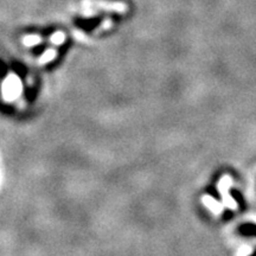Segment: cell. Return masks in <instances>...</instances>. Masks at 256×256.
Here are the masks:
<instances>
[{
    "label": "cell",
    "instance_id": "7a4b0ae2",
    "mask_svg": "<svg viewBox=\"0 0 256 256\" xmlns=\"http://www.w3.org/2000/svg\"><path fill=\"white\" fill-rule=\"evenodd\" d=\"M22 87L21 81L15 75L8 76L7 80L4 82L2 86V95H4L5 100H15L21 94Z\"/></svg>",
    "mask_w": 256,
    "mask_h": 256
},
{
    "label": "cell",
    "instance_id": "3957f363",
    "mask_svg": "<svg viewBox=\"0 0 256 256\" xmlns=\"http://www.w3.org/2000/svg\"><path fill=\"white\" fill-rule=\"evenodd\" d=\"M203 202H204V204L207 205V207L209 208L210 210L213 211V212L219 213V212H221V211H222L221 205L218 204V202H216L215 199L211 198V197H204Z\"/></svg>",
    "mask_w": 256,
    "mask_h": 256
},
{
    "label": "cell",
    "instance_id": "8992f818",
    "mask_svg": "<svg viewBox=\"0 0 256 256\" xmlns=\"http://www.w3.org/2000/svg\"><path fill=\"white\" fill-rule=\"evenodd\" d=\"M51 42L53 44H62L64 42V35L62 32L53 33L51 37Z\"/></svg>",
    "mask_w": 256,
    "mask_h": 256
},
{
    "label": "cell",
    "instance_id": "6da1fadb",
    "mask_svg": "<svg viewBox=\"0 0 256 256\" xmlns=\"http://www.w3.org/2000/svg\"><path fill=\"white\" fill-rule=\"evenodd\" d=\"M82 5L84 7H96L108 12L123 13L127 11V5L121 1H106V0H83Z\"/></svg>",
    "mask_w": 256,
    "mask_h": 256
},
{
    "label": "cell",
    "instance_id": "5b68a950",
    "mask_svg": "<svg viewBox=\"0 0 256 256\" xmlns=\"http://www.w3.org/2000/svg\"><path fill=\"white\" fill-rule=\"evenodd\" d=\"M55 55H56V52L53 51V50H47V51L44 52V55L42 56L41 63H47V62H50L51 60H53Z\"/></svg>",
    "mask_w": 256,
    "mask_h": 256
},
{
    "label": "cell",
    "instance_id": "277c9868",
    "mask_svg": "<svg viewBox=\"0 0 256 256\" xmlns=\"http://www.w3.org/2000/svg\"><path fill=\"white\" fill-rule=\"evenodd\" d=\"M39 37H37V36H27V37L24 38V44L25 46H29V47H32L35 46V44L39 43Z\"/></svg>",
    "mask_w": 256,
    "mask_h": 256
}]
</instances>
